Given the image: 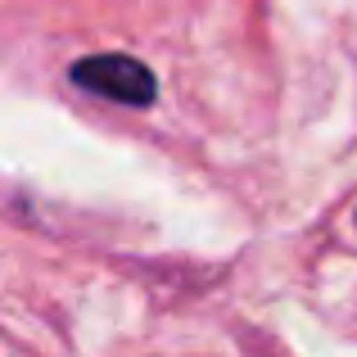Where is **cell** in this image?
I'll list each match as a JSON object with an SVG mask.
<instances>
[{
  "label": "cell",
  "instance_id": "cell-1",
  "mask_svg": "<svg viewBox=\"0 0 357 357\" xmlns=\"http://www.w3.org/2000/svg\"><path fill=\"white\" fill-rule=\"evenodd\" d=\"M68 77L91 96L118 100V105H131V109H149L158 96L154 73L131 54H86L68 68Z\"/></svg>",
  "mask_w": 357,
  "mask_h": 357
}]
</instances>
